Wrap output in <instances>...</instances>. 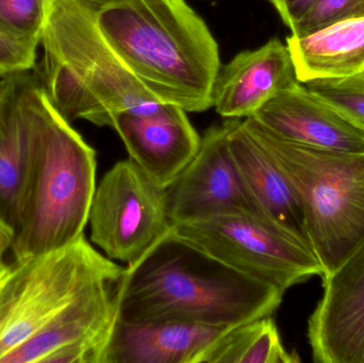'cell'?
<instances>
[{
    "label": "cell",
    "instance_id": "6da1fadb",
    "mask_svg": "<svg viewBox=\"0 0 364 363\" xmlns=\"http://www.w3.org/2000/svg\"><path fill=\"white\" fill-rule=\"evenodd\" d=\"M284 296L278 288L205 253L172 228L136 264L125 266L117 320L235 327L272 315Z\"/></svg>",
    "mask_w": 364,
    "mask_h": 363
},
{
    "label": "cell",
    "instance_id": "7a4b0ae2",
    "mask_svg": "<svg viewBox=\"0 0 364 363\" xmlns=\"http://www.w3.org/2000/svg\"><path fill=\"white\" fill-rule=\"evenodd\" d=\"M23 106L27 172L11 251L13 261L63 249L83 236L95 194L96 151L28 75Z\"/></svg>",
    "mask_w": 364,
    "mask_h": 363
},
{
    "label": "cell",
    "instance_id": "3957f363",
    "mask_svg": "<svg viewBox=\"0 0 364 363\" xmlns=\"http://www.w3.org/2000/svg\"><path fill=\"white\" fill-rule=\"evenodd\" d=\"M96 21L156 99L186 112L211 108L220 67L218 45L186 0H119L100 6Z\"/></svg>",
    "mask_w": 364,
    "mask_h": 363
},
{
    "label": "cell",
    "instance_id": "277c9868",
    "mask_svg": "<svg viewBox=\"0 0 364 363\" xmlns=\"http://www.w3.org/2000/svg\"><path fill=\"white\" fill-rule=\"evenodd\" d=\"M98 8L81 0H53L41 36L40 82L66 121L112 127L117 113L149 114L162 102L139 82L102 36Z\"/></svg>",
    "mask_w": 364,
    "mask_h": 363
},
{
    "label": "cell",
    "instance_id": "5b68a950",
    "mask_svg": "<svg viewBox=\"0 0 364 363\" xmlns=\"http://www.w3.org/2000/svg\"><path fill=\"white\" fill-rule=\"evenodd\" d=\"M243 124L294 188L323 275L335 270L364 242V153L296 144L252 117Z\"/></svg>",
    "mask_w": 364,
    "mask_h": 363
},
{
    "label": "cell",
    "instance_id": "8992f818",
    "mask_svg": "<svg viewBox=\"0 0 364 363\" xmlns=\"http://www.w3.org/2000/svg\"><path fill=\"white\" fill-rule=\"evenodd\" d=\"M124 272L85 234L63 249L6 264L0 273V362L79 296Z\"/></svg>",
    "mask_w": 364,
    "mask_h": 363
},
{
    "label": "cell",
    "instance_id": "52a82bcc",
    "mask_svg": "<svg viewBox=\"0 0 364 363\" xmlns=\"http://www.w3.org/2000/svg\"><path fill=\"white\" fill-rule=\"evenodd\" d=\"M173 230L237 272L284 293L323 275L322 266L308 245L255 213H220L174 224Z\"/></svg>",
    "mask_w": 364,
    "mask_h": 363
},
{
    "label": "cell",
    "instance_id": "ba28073f",
    "mask_svg": "<svg viewBox=\"0 0 364 363\" xmlns=\"http://www.w3.org/2000/svg\"><path fill=\"white\" fill-rule=\"evenodd\" d=\"M89 223L92 242L109 259L132 266L172 230L166 188L134 160L119 161L96 187Z\"/></svg>",
    "mask_w": 364,
    "mask_h": 363
},
{
    "label": "cell",
    "instance_id": "9c48e42d",
    "mask_svg": "<svg viewBox=\"0 0 364 363\" xmlns=\"http://www.w3.org/2000/svg\"><path fill=\"white\" fill-rule=\"evenodd\" d=\"M122 279L79 296L0 363H104L117 322Z\"/></svg>",
    "mask_w": 364,
    "mask_h": 363
},
{
    "label": "cell",
    "instance_id": "30bf717a",
    "mask_svg": "<svg viewBox=\"0 0 364 363\" xmlns=\"http://www.w3.org/2000/svg\"><path fill=\"white\" fill-rule=\"evenodd\" d=\"M166 190L173 225L227 212L263 217L233 159L226 121L205 130L196 155Z\"/></svg>",
    "mask_w": 364,
    "mask_h": 363
},
{
    "label": "cell",
    "instance_id": "8fae6325",
    "mask_svg": "<svg viewBox=\"0 0 364 363\" xmlns=\"http://www.w3.org/2000/svg\"><path fill=\"white\" fill-rule=\"evenodd\" d=\"M321 277L322 298L308 321L314 362L364 363V242Z\"/></svg>",
    "mask_w": 364,
    "mask_h": 363
},
{
    "label": "cell",
    "instance_id": "7c38bea8",
    "mask_svg": "<svg viewBox=\"0 0 364 363\" xmlns=\"http://www.w3.org/2000/svg\"><path fill=\"white\" fill-rule=\"evenodd\" d=\"M112 127L141 170L158 185L168 188L196 155L201 136L181 107L162 104L155 112L122 111Z\"/></svg>",
    "mask_w": 364,
    "mask_h": 363
},
{
    "label": "cell",
    "instance_id": "4fadbf2b",
    "mask_svg": "<svg viewBox=\"0 0 364 363\" xmlns=\"http://www.w3.org/2000/svg\"><path fill=\"white\" fill-rule=\"evenodd\" d=\"M297 83L288 46L274 38L220 65L212 91V107L226 119H246Z\"/></svg>",
    "mask_w": 364,
    "mask_h": 363
},
{
    "label": "cell",
    "instance_id": "5bb4252c",
    "mask_svg": "<svg viewBox=\"0 0 364 363\" xmlns=\"http://www.w3.org/2000/svg\"><path fill=\"white\" fill-rule=\"evenodd\" d=\"M255 119L296 144L343 153H364V136L303 83L264 104Z\"/></svg>",
    "mask_w": 364,
    "mask_h": 363
},
{
    "label": "cell",
    "instance_id": "9a60e30c",
    "mask_svg": "<svg viewBox=\"0 0 364 363\" xmlns=\"http://www.w3.org/2000/svg\"><path fill=\"white\" fill-rule=\"evenodd\" d=\"M226 124L233 159L263 217L312 249L303 207L288 177L246 129L243 121L229 119Z\"/></svg>",
    "mask_w": 364,
    "mask_h": 363
},
{
    "label": "cell",
    "instance_id": "2e32d148",
    "mask_svg": "<svg viewBox=\"0 0 364 363\" xmlns=\"http://www.w3.org/2000/svg\"><path fill=\"white\" fill-rule=\"evenodd\" d=\"M184 322L126 324L117 320L104 363H205L208 352L225 332Z\"/></svg>",
    "mask_w": 364,
    "mask_h": 363
},
{
    "label": "cell",
    "instance_id": "e0dca14e",
    "mask_svg": "<svg viewBox=\"0 0 364 363\" xmlns=\"http://www.w3.org/2000/svg\"><path fill=\"white\" fill-rule=\"evenodd\" d=\"M299 82L343 79L364 72V16L287 38Z\"/></svg>",
    "mask_w": 364,
    "mask_h": 363
},
{
    "label": "cell",
    "instance_id": "ac0fdd59",
    "mask_svg": "<svg viewBox=\"0 0 364 363\" xmlns=\"http://www.w3.org/2000/svg\"><path fill=\"white\" fill-rule=\"evenodd\" d=\"M27 78L26 72L0 79V215L14 229L25 185L29 147L27 117L21 98Z\"/></svg>",
    "mask_w": 364,
    "mask_h": 363
},
{
    "label": "cell",
    "instance_id": "d6986e66",
    "mask_svg": "<svg viewBox=\"0 0 364 363\" xmlns=\"http://www.w3.org/2000/svg\"><path fill=\"white\" fill-rule=\"evenodd\" d=\"M207 363H296L299 354L289 352L271 315L229 328L208 352Z\"/></svg>",
    "mask_w": 364,
    "mask_h": 363
},
{
    "label": "cell",
    "instance_id": "ffe728a7",
    "mask_svg": "<svg viewBox=\"0 0 364 363\" xmlns=\"http://www.w3.org/2000/svg\"><path fill=\"white\" fill-rule=\"evenodd\" d=\"M306 87L364 136V72L348 78L311 81Z\"/></svg>",
    "mask_w": 364,
    "mask_h": 363
},
{
    "label": "cell",
    "instance_id": "44dd1931",
    "mask_svg": "<svg viewBox=\"0 0 364 363\" xmlns=\"http://www.w3.org/2000/svg\"><path fill=\"white\" fill-rule=\"evenodd\" d=\"M53 0H0V32L41 40Z\"/></svg>",
    "mask_w": 364,
    "mask_h": 363
},
{
    "label": "cell",
    "instance_id": "7402d4cb",
    "mask_svg": "<svg viewBox=\"0 0 364 363\" xmlns=\"http://www.w3.org/2000/svg\"><path fill=\"white\" fill-rule=\"evenodd\" d=\"M361 16H364V0H318L291 33H307L335 21Z\"/></svg>",
    "mask_w": 364,
    "mask_h": 363
},
{
    "label": "cell",
    "instance_id": "603a6c76",
    "mask_svg": "<svg viewBox=\"0 0 364 363\" xmlns=\"http://www.w3.org/2000/svg\"><path fill=\"white\" fill-rule=\"evenodd\" d=\"M41 40H21L0 32V79L36 67Z\"/></svg>",
    "mask_w": 364,
    "mask_h": 363
},
{
    "label": "cell",
    "instance_id": "cb8c5ba5",
    "mask_svg": "<svg viewBox=\"0 0 364 363\" xmlns=\"http://www.w3.org/2000/svg\"><path fill=\"white\" fill-rule=\"evenodd\" d=\"M269 2L275 6L282 21L292 30L318 0H269Z\"/></svg>",
    "mask_w": 364,
    "mask_h": 363
},
{
    "label": "cell",
    "instance_id": "d4e9b609",
    "mask_svg": "<svg viewBox=\"0 0 364 363\" xmlns=\"http://www.w3.org/2000/svg\"><path fill=\"white\" fill-rule=\"evenodd\" d=\"M14 237V227L0 215V273L6 266V264L4 262V255L6 251H11Z\"/></svg>",
    "mask_w": 364,
    "mask_h": 363
},
{
    "label": "cell",
    "instance_id": "484cf974",
    "mask_svg": "<svg viewBox=\"0 0 364 363\" xmlns=\"http://www.w3.org/2000/svg\"><path fill=\"white\" fill-rule=\"evenodd\" d=\"M81 1L89 2V4H96V6H104V4H111V2L119 1V0H81Z\"/></svg>",
    "mask_w": 364,
    "mask_h": 363
},
{
    "label": "cell",
    "instance_id": "4316f807",
    "mask_svg": "<svg viewBox=\"0 0 364 363\" xmlns=\"http://www.w3.org/2000/svg\"><path fill=\"white\" fill-rule=\"evenodd\" d=\"M1 93H2V87H1V81H0V97H1Z\"/></svg>",
    "mask_w": 364,
    "mask_h": 363
}]
</instances>
